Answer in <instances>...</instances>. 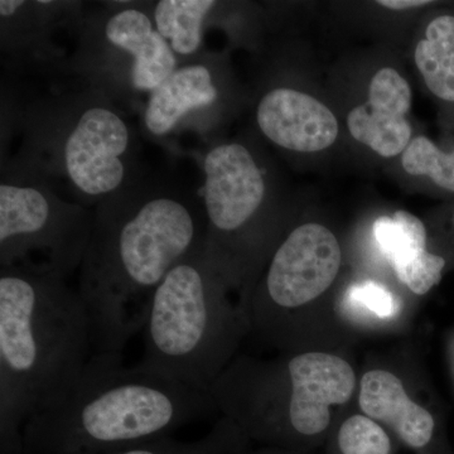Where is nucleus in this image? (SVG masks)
<instances>
[{
  "instance_id": "nucleus-1",
  "label": "nucleus",
  "mask_w": 454,
  "mask_h": 454,
  "mask_svg": "<svg viewBox=\"0 0 454 454\" xmlns=\"http://www.w3.org/2000/svg\"><path fill=\"white\" fill-rule=\"evenodd\" d=\"M92 212L76 291L89 318L92 356L122 357L145 328L163 278L205 244V208L184 182L145 170Z\"/></svg>"
},
{
  "instance_id": "nucleus-2",
  "label": "nucleus",
  "mask_w": 454,
  "mask_h": 454,
  "mask_svg": "<svg viewBox=\"0 0 454 454\" xmlns=\"http://www.w3.org/2000/svg\"><path fill=\"white\" fill-rule=\"evenodd\" d=\"M67 77L47 82L40 92L22 95L2 86V143H20L14 168L41 178L57 192L94 208L138 178L139 140L121 107L103 92Z\"/></svg>"
},
{
  "instance_id": "nucleus-3",
  "label": "nucleus",
  "mask_w": 454,
  "mask_h": 454,
  "mask_svg": "<svg viewBox=\"0 0 454 454\" xmlns=\"http://www.w3.org/2000/svg\"><path fill=\"white\" fill-rule=\"evenodd\" d=\"M92 356L85 307L50 269L0 268V454H23V428L59 403Z\"/></svg>"
},
{
  "instance_id": "nucleus-4",
  "label": "nucleus",
  "mask_w": 454,
  "mask_h": 454,
  "mask_svg": "<svg viewBox=\"0 0 454 454\" xmlns=\"http://www.w3.org/2000/svg\"><path fill=\"white\" fill-rule=\"evenodd\" d=\"M216 405L210 391L92 356L71 390L27 422L23 454H112L169 437Z\"/></svg>"
},
{
  "instance_id": "nucleus-5",
  "label": "nucleus",
  "mask_w": 454,
  "mask_h": 454,
  "mask_svg": "<svg viewBox=\"0 0 454 454\" xmlns=\"http://www.w3.org/2000/svg\"><path fill=\"white\" fill-rule=\"evenodd\" d=\"M227 282L206 255L205 244L177 262L155 289L139 367L210 391L234 343L235 315Z\"/></svg>"
},
{
  "instance_id": "nucleus-6",
  "label": "nucleus",
  "mask_w": 454,
  "mask_h": 454,
  "mask_svg": "<svg viewBox=\"0 0 454 454\" xmlns=\"http://www.w3.org/2000/svg\"><path fill=\"white\" fill-rule=\"evenodd\" d=\"M66 76L103 92L114 104L140 107L178 67L155 27L152 2L86 5L74 27Z\"/></svg>"
},
{
  "instance_id": "nucleus-7",
  "label": "nucleus",
  "mask_w": 454,
  "mask_h": 454,
  "mask_svg": "<svg viewBox=\"0 0 454 454\" xmlns=\"http://www.w3.org/2000/svg\"><path fill=\"white\" fill-rule=\"evenodd\" d=\"M94 212L41 178L2 163L0 268L29 265L67 279L82 267Z\"/></svg>"
},
{
  "instance_id": "nucleus-8",
  "label": "nucleus",
  "mask_w": 454,
  "mask_h": 454,
  "mask_svg": "<svg viewBox=\"0 0 454 454\" xmlns=\"http://www.w3.org/2000/svg\"><path fill=\"white\" fill-rule=\"evenodd\" d=\"M201 168L206 255L227 283L234 282L243 270L244 235L262 219L270 197L267 170L241 142L211 145Z\"/></svg>"
},
{
  "instance_id": "nucleus-9",
  "label": "nucleus",
  "mask_w": 454,
  "mask_h": 454,
  "mask_svg": "<svg viewBox=\"0 0 454 454\" xmlns=\"http://www.w3.org/2000/svg\"><path fill=\"white\" fill-rule=\"evenodd\" d=\"M219 64L199 53L178 67L146 98L142 131L155 145L177 152L188 136L206 138L219 121L223 103Z\"/></svg>"
},
{
  "instance_id": "nucleus-10",
  "label": "nucleus",
  "mask_w": 454,
  "mask_h": 454,
  "mask_svg": "<svg viewBox=\"0 0 454 454\" xmlns=\"http://www.w3.org/2000/svg\"><path fill=\"white\" fill-rule=\"evenodd\" d=\"M83 2L2 0L0 51L7 77L33 73L46 82L66 77L68 53L57 43L59 32L73 33Z\"/></svg>"
},
{
  "instance_id": "nucleus-11",
  "label": "nucleus",
  "mask_w": 454,
  "mask_h": 454,
  "mask_svg": "<svg viewBox=\"0 0 454 454\" xmlns=\"http://www.w3.org/2000/svg\"><path fill=\"white\" fill-rule=\"evenodd\" d=\"M342 253L330 229L304 223L284 239L271 255L262 303L273 310H289L317 300L339 276Z\"/></svg>"
},
{
  "instance_id": "nucleus-12",
  "label": "nucleus",
  "mask_w": 454,
  "mask_h": 454,
  "mask_svg": "<svg viewBox=\"0 0 454 454\" xmlns=\"http://www.w3.org/2000/svg\"><path fill=\"white\" fill-rule=\"evenodd\" d=\"M291 394L286 403V432L315 438L331 423V406L351 399L356 375L348 361L325 352H304L286 364Z\"/></svg>"
},
{
  "instance_id": "nucleus-13",
  "label": "nucleus",
  "mask_w": 454,
  "mask_h": 454,
  "mask_svg": "<svg viewBox=\"0 0 454 454\" xmlns=\"http://www.w3.org/2000/svg\"><path fill=\"white\" fill-rule=\"evenodd\" d=\"M255 121L271 145L298 153L325 151L339 137V121L330 107L286 86L270 88L260 97Z\"/></svg>"
},
{
  "instance_id": "nucleus-14",
  "label": "nucleus",
  "mask_w": 454,
  "mask_h": 454,
  "mask_svg": "<svg viewBox=\"0 0 454 454\" xmlns=\"http://www.w3.org/2000/svg\"><path fill=\"white\" fill-rule=\"evenodd\" d=\"M411 106V89L394 68L384 67L372 77L369 98L348 116L349 133L380 157H395L411 142L406 114Z\"/></svg>"
},
{
  "instance_id": "nucleus-15",
  "label": "nucleus",
  "mask_w": 454,
  "mask_h": 454,
  "mask_svg": "<svg viewBox=\"0 0 454 454\" xmlns=\"http://www.w3.org/2000/svg\"><path fill=\"white\" fill-rule=\"evenodd\" d=\"M373 235L400 282L414 294H427L441 282L446 259L427 249L428 235L419 217L404 210L382 216L373 223Z\"/></svg>"
},
{
  "instance_id": "nucleus-16",
  "label": "nucleus",
  "mask_w": 454,
  "mask_h": 454,
  "mask_svg": "<svg viewBox=\"0 0 454 454\" xmlns=\"http://www.w3.org/2000/svg\"><path fill=\"white\" fill-rule=\"evenodd\" d=\"M358 405L370 419L389 427L411 450H424L432 444L434 418L408 396L403 381L393 372H366L360 382Z\"/></svg>"
},
{
  "instance_id": "nucleus-17",
  "label": "nucleus",
  "mask_w": 454,
  "mask_h": 454,
  "mask_svg": "<svg viewBox=\"0 0 454 454\" xmlns=\"http://www.w3.org/2000/svg\"><path fill=\"white\" fill-rule=\"evenodd\" d=\"M215 5V0L152 2L155 27L179 62L202 52L203 38Z\"/></svg>"
},
{
  "instance_id": "nucleus-18",
  "label": "nucleus",
  "mask_w": 454,
  "mask_h": 454,
  "mask_svg": "<svg viewBox=\"0 0 454 454\" xmlns=\"http://www.w3.org/2000/svg\"><path fill=\"white\" fill-rule=\"evenodd\" d=\"M414 59L429 91L454 106V14H439L430 20Z\"/></svg>"
},
{
  "instance_id": "nucleus-19",
  "label": "nucleus",
  "mask_w": 454,
  "mask_h": 454,
  "mask_svg": "<svg viewBox=\"0 0 454 454\" xmlns=\"http://www.w3.org/2000/svg\"><path fill=\"white\" fill-rule=\"evenodd\" d=\"M244 438L236 426L220 422L205 438L181 442L170 437L153 439L122 448L112 454H240Z\"/></svg>"
},
{
  "instance_id": "nucleus-20",
  "label": "nucleus",
  "mask_w": 454,
  "mask_h": 454,
  "mask_svg": "<svg viewBox=\"0 0 454 454\" xmlns=\"http://www.w3.org/2000/svg\"><path fill=\"white\" fill-rule=\"evenodd\" d=\"M402 164L409 175L427 177L439 190L454 195V148L443 151L427 137H417L403 153Z\"/></svg>"
},
{
  "instance_id": "nucleus-21",
  "label": "nucleus",
  "mask_w": 454,
  "mask_h": 454,
  "mask_svg": "<svg viewBox=\"0 0 454 454\" xmlns=\"http://www.w3.org/2000/svg\"><path fill=\"white\" fill-rule=\"evenodd\" d=\"M336 447L339 454H393L387 430L366 415H352L342 423Z\"/></svg>"
},
{
  "instance_id": "nucleus-22",
  "label": "nucleus",
  "mask_w": 454,
  "mask_h": 454,
  "mask_svg": "<svg viewBox=\"0 0 454 454\" xmlns=\"http://www.w3.org/2000/svg\"><path fill=\"white\" fill-rule=\"evenodd\" d=\"M352 301L363 304L379 317L393 316L395 301L393 294L385 286L373 282H365L354 286L351 291Z\"/></svg>"
},
{
  "instance_id": "nucleus-23",
  "label": "nucleus",
  "mask_w": 454,
  "mask_h": 454,
  "mask_svg": "<svg viewBox=\"0 0 454 454\" xmlns=\"http://www.w3.org/2000/svg\"><path fill=\"white\" fill-rule=\"evenodd\" d=\"M379 5L384 8L394 9V11H404V9L423 8L433 4L428 0H380Z\"/></svg>"
},
{
  "instance_id": "nucleus-24",
  "label": "nucleus",
  "mask_w": 454,
  "mask_h": 454,
  "mask_svg": "<svg viewBox=\"0 0 454 454\" xmlns=\"http://www.w3.org/2000/svg\"><path fill=\"white\" fill-rule=\"evenodd\" d=\"M258 454H283L279 452V450H264V452H260Z\"/></svg>"
},
{
  "instance_id": "nucleus-25",
  "label": "nucleus",
  "mask_w": 454,
  "mask_h": 454,
  "mask_svg": "<svg viewBox=\"0 0 454 454\" xmlns=\"http://www.w3.org/2000/svg\"><path fill=\"white\" fill-rule=\"evenodd\" d=\"M452 225L454 227V210H453V214H452Z\"/></svg>"
}]
</instances>
